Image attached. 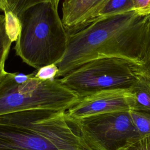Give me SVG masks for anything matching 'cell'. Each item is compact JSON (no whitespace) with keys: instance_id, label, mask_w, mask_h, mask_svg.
Returning a JSON list of instances; mask_svg holds the SVG:
<instances>
[{"instance_id":"cell-1","label":"cell","mask_w":150,"mask_h":150,"mask_svg":"<svg viewBox=\"0 0 150 150\" xmlns=\"http://www.w3.org/2000/svg\"><path fill=\"white\" fill-rule=\"evenodd\" d=\"M150 45V15L130 12L94 21L69 33L67 49L56 64V78L88 62L118 58L143 66Z\"/></svg>"},{"instance_id":"cell-2","label":"cell","mask_w":150,"mask_h":150,"mask_svg":"<svg viewBox=\"0 0 150 150\" xmlns=\"http://www.w3.org/2000/svg\"><path fill=\"white\" fill-rule=\"evenodd\" d=\"M18 17L20 27L14 46L16 54L36 70L59 62L66 53L69 33L58 6L49 2L39 3Z\"/></svg>"},{"instance_id":"cell-3","label":"cell","mask_w":150,"mask_h":150,"mask_svg":"<svg viewBox=\"0 0 150 150\" xmlns=\"http://www.w3.org/2000/svg\"><path fill=\"white\" fill-rule=\"evenodd\" d=\"M79 100L59 78L42 80L35 72L6 71L0 82V114L30 109L66 111Z\"/></svg>"},{"instance_id":"cell-4","label":"cell","mask_w":150,"mask_h":150,"mask_svg":"<svg viewBox=\"0 0 150 150\" xmlns=\"http://www.w3.org/2000/svg\"><path fill=\"white\" fill-rule=\"evenodd\" d=\"M142 71V66L128 60L104 58L85 63L59 80L81 98L102 90L129 88Z\"/></svg>"},{"instance_id":"cell-5","label":"cell","mask_w":150,"mask_h":150,"mask_svg":"<svg viewBox=\"0 0 150 150\" xmlns=\"http://www.w3.org/2000/svg\"><path fill=\"white\" fill-rule=\"evenodd\" d=\"M129 111L94 115L75 121L86 146L92 150H122L139 139L142 137Z\"/></svg>"},{"instance_id":"cell-6","label":"cell","mask_w":150,"mask_h":150,"mask_svg":"<svg viewBox=\"0 0 150 150\" xmlns=\"http://www.w3.org/2000/svg\"><path fill=\"white\" fill-rule=\"evenodd\" d=\"M45 109L0 114V150H60L43 132Z\"/></svg>"},{"instance_id":"cell-7","label":"cell","mask_w":150,"mask_h":150,"mask_svg":"<svg viewBox=\"0 0 150 150\" xmlns=\"http://www.w3.org/2000/svg\"><path fill=\"white\" fill-rule=\"evenodd\" d=\"M133 95L129 88L100 91L80 98L66 111L73 120L101 114L133 110Z\"/></svg>"},{"instance_id":"cell-8","label":"cell","mask_w":150,"mask_h":150,"mask_svg":"<svg viewBox=\"0 0 150 150\" xmlns=\"http://www.w3.org/2000/svg\"><path fill=\"white\" fill-rule=\"evenodd\" d=\"M108 0H63L62 21L69 33L90 23Z\"/></svg>"},{"instance_id":"cell-9","label":"cell","mask_w":150,"mask_h":150,"mask_svg":"<svg viewBox=\"0 0 150 150\" xmlns=\"http://www.w3.org/2000/svg\"><path fill=\"white\" fill-rule=\"evenodd\" d=\"M129 90L134 98L132 110L150 112V77L144 69Z\"/></svg>"},{"instance_id":"cell-10","label":"cell","mask_w":150,"mask_h":150,"mask_svg":"<svg viewBox=\"0 0 150 150\" xmlns=\"http://www.w3.org/2000/svg\"><path fill=\"white\" fill-rule=\"evenodd\" d=\"M132 11L134 9L132 0H108L90 23Z\"/></svg>"},{"instance_id":"cell-11","label":"cell","mask_w":150,"mask_h":150,"mask_svg":"<svg viewBox=\"0 0 150 150\" xmlns=\"http://www.w3.org/2000/svg\"><path fill=\"white\" fill-rule=\"evenodd\" d=\"M13 42L6 27L5 16L0 14V65L5 66Z\"/></svg>"},{"instance_id":"cell-12","label":"cell","mask_w":150,"mask_h":150,"mask_svg":"<svg viewBox=\"0 0 150 150\" xmlns=\"http://www.w3.org/2000/svg\"><path fill=\"white\" fill-rule=\"evenodd\" d=\"M130 115L137 131L144 137L150 135V112L131 110Z\"/></svg>"},{"instance_id":"cell-13","label":"cell","mask_w":150,"mask_h":150,"mask_svg":"<svg viewBox=\"0 0 150 150\" xmlns=\"http://www.w3.org/2000/svg\"><path fill=\"white\" fill-rule=\"evenodd\" d=\"M60 0H15L10 6L11 11L17 16L26 8L41 2H49L58 6Z\"/></svg>"},{"instance_id":"cell-14","label":"cell","mask_w":150,"mask_h":150,"mask_svg":"<svg viewBox=\"0 0 150 150\" xmlns=\"http://www.w3.org/2000/svg\"><path fill=\"white\" fill-rule=\"evenodd\" d=\"M34 72L36 77L42 80H48L56 78L59 69L55 64H52L44 66Z\"/></svg>"},{"instance_id":"cell-15","label":"cell","mask_w":150,"mask_h":150,"mask_svg":"<svg viewBox=\"0 0 150 150\" xmlns=\"http://www.w3.org/2000/svg\"><path fill=\"white\" fill-rule=\"evenodd\" d=\"M134 12L139 15H150V0H132Z\"/></svg>"},{"instance_id":"cell-16","label":"cell","mask_w":150,"mask_h":150,"mask_svg":"<svg viewBox=\"0 0 150 150\" xmlns=\"http://www.w3.org/2000/svg\"><path fill=\"white\" fill-rule=\"evenodd\" d=\"M122 150H150V135L141 137Z\"/></svg>"},{"instance_id":"cell-17","label":"cell","mask_w":150,"mask_h":150,"mask_svg":"<svg viewBox=\"0 0 150 150\" xmlns=\"http://www.w3.org/2000/svg\"><path fill=\"white\" fill-rule=\"evenodd\" d=\"M142 68L145 73L150 77V45L144 59V64Z\"/></svg>"},{"instance_id":"cell-18","label":"cell","mask_w":150,"mask_h":150,"mask_svg":"<svg viewBox=\"0 0 150 150\" xmlns=\"http://www.w3.org/2000/svg\"><path fill=\"white\" fill-rule=\"evenodd\" d=\"M10 9V6L8 0H0V10L3 11L4 12Z\"/></svg>"},{"instance_id":"cell-19","label":"cell","mask_w":150,"mask_h":150,"mask_svg":"<svg viewBox=\"0 0 150 150\" xmlns=\"http://www.w3.org/2000/svg\"><path fill=\"white\" fill-rule=\"evenodd\" d=\"M6 73V71L5 70V66L0 65V82Z\"/></svg>"},{"instance_id":"cell-20","label":"cell","mask_w":150,"mask_h":150,"mask_svg":"<svg viewBox=\"0 0 150 150\" xmlns=\"http://www.w3.org/2000/svg\"><path fill=\"white\" fill-rule=\"evenodd\" d=\"M15 0H8V2H9V6H11V5L13 3V2Z\"/></svg>"}]
</instances>
